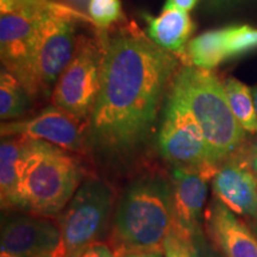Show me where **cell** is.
I'll return each mask as SVG.
<instances>
[{"instance_id":"cb8c5ba5","label":"cell","mask_w":257,"mask_h":257,"mask_svg":"<svg viewBox=\"0 0 257 257\" xmlns=\"http://www.w3.org/2000/svg\"><path fill=\"white\" fill-rule=\"evenodd\" d=\"M79 257H118L110 244L105 242H95L91 244Z\"/></svg>"},{"instance_id":"5bb4252c","label":"cell","mask_w":257,"mask_h":257,"mask_svg":"<svg viewBox=\"0 0 257 257\" xmlns=\"http://www.w3.org/2000/svg\"><path fill=\"white\" fill-rule=\"evenodd\" d=\"M204 217L208 237L224 257H257V234L219 199L211 201Z\"/></svg>"},{"instance_id":"9a60e30c","label":"cell","mask_w":257,"mask_h":257,"mask_svg":"<svg viewBox=\"0 0 257 257\" xmlns=\"http://www.w3.org/2000/svg\"><path fill=\"white\" fill-rule=\"evenodd\" d=\"M31 138L3 137L0 146V199L3 210L21 208V181Z\"/></svg>"},{"instance_id":"5b68a950","label":"cell","mask_w":257,"mask_h":257,"mask_svg":"<svg viewBox=\"0 0 257 257\" xmlns=\"http://www.w3.org/2000/svg\"><path fill=\"white\" fill-rule=\"evenodd\" d=\"M78 12L49 2L42 11L27 75L22 85L31 99L53 94L60 75L76 48Z\"/></svg>"},{"instance_id":"ba28073f","label":"cell","mask_w":257,"mask_h":257,"mask_svg":"<svg viewBox=\"0 0 257 257\" xmlns=\"http://www.w3.org/2000/svg\"><path fill=\"white\" fill-rule=\"evenodd\" d=\"M47 3L48 0H2V62L21 82L27 75L37 24Z\"/></svg>"},{"instance_id":"f546056e","label":"cell","mask_w":257,"mask_h":257,"mask_svg":"<svg viewBox=\"0 0 257 257\" xmlns=\"http://www.w3.org/2000/svg\"><path fill=\"white\" fill-rule=\"evenodd\" d=\"M253 231H255V233L257 234V218L253 219Z\"/></svg>"},{"instance_id":"7402d4cb","label":"cell","mask_w":257,"mask_h":257,"mask_svg":"<svg viewBox=\"0 0 257 257\" xmlns=\"http://www.w3.org/2000/svg\"><path fill=\"white\" fill-rule=\"evenodd\" d=\"M165 257H192L191 236L173 223L163 240Z\"/></svg>"},{"instance_id":"f1b7e54d","label":"cell","mask_w":257,"mask_h":257,"mask_svg":"<svg viewBox=\"0 0 257 257\" xmlns=\"http://www.w3.org/2000/svg\"><path fill=\"white\" fill-rule=\"evenodd\" d=\"M251 92H252L253 102H255V107H256V112H257V86L251 89Z\"/></svg>"},{"instance_id":"277c9868","label":"cell","mask_w":257,"mask_h":257,"mask_svg":"<svg viewBox=\"0 0 257 257\" xmlns=\"http://www.w3.org/2000/svg\"><path fill=\"white\" fill-rule=\"evenodd\" d=\"M85 172L70 152L32 140L21 181V208L43 217L57 216L83 182Z\"/></svg>"},{"instance_id":"484cf974","label":"cell","mask_w":257,"mask_h":257,"mask_svg":"<svg viewBox=\"0 0 257 257\" xmlns=\"http://www.w3.org/2000/svg\"><path fill=\"white\" fill-rule=\"evenodd\" d=\"M167 3L175 5L176 8H179L181 10H184V11H186V12H188V11H191V10L194 8L195 5H197L198 0H167Z\"/></svg>"},{"instance_id":"8fae6325","label":"cell","mask_w":257,"mask_h":257,"mask_svg":"<svg viewBox=\"0 0 257 257\" xmlns=\"http://www.w3.org/2000/svg\"><path fill=\"white\" fill-rule=\"evenodd\" d=\"M87 123L53 105L29 119L3 123L0 131L2 137L24 136L44 141L67 152L81 153Z\"/></svg>"},{"instance_id":"ac0fdd59","label":"cell","mask_w":257,"mask_h":257,"mask_svg":"<svg viewBox=\"0 0 257 257\" xmlns=\"http://www.w3.org/2000/svg\"><path fill=\"white\" fill-rule=\"evenodd\" d=\"M224 88L232 113L243 130L257 134V112L251 89L232 78L226 80Z\"/></svg>"},{"instance_id":"4dcf8cb0","label":"cell","mask_w":257,"mask_h":257,"mask_svg":"<svg viewBox=\"0 0 257 257\" xmlns=\"http://www.w3.org/2000/svg\"><path fill=\"white\" fill-rule=\"evenodd\" d=\"M216 2H220V3H224V2H226V0H216Z\"/></svg>"},{"instance_id":"52a82bcc","label":"cell","mask_w":257,"mask_h":257,"mask_svg":"<svg viewBox=\"0 0 257 257\" xmlns=\"http://www.w3.org/2000/svg\"><path fill=\"white\" fill-rule=\"evenodd\" d=\"M114 191L99 178L83 180L59 218L67 257H79L107 226L113 207Z\"/></svg>"},{"instance_id":"6da1fadb","label":"cell","mask_w":257,"mask_h":257,"mask_svg":"<svg viewBox=\"0 0 257 257\" xmlns=\"http://www.w3.org/2000/svg\"><path fill=\"white\" fill-rule=\"evenodd\" d=\"M176 59L128 29L107 38L100 91L91 117V134L99 147L126 150L152 130Z\"/></svg>"},{"instance_id":"8992f818","label":"cell","mask_w":257,"mask_h":257,"mask_svg":"<svg viewBox=\"0 0 257 257\" xmlns=\"http://www.w3.org/2000/svg\"><path fill=\"white\" fill-rule=\"evenodd\" d=\"M107 37L78 36L74 55L57 80L53 104L80 120L91 121L100 91Z\"/></svg>"},{"instance_id":"9c48e42d","label":"cell","mask_w":257,"mask_h":257,"mask_svg":"<svg viewBox=\"0 0 257 257\" xmlns=\"http://www.w3.org/2000/svg\"><path fill=\"white\" fill-rule=\"evenodd\" d=\"M159 146L161 154L175 167L218 168L211 162L200 125L191 111L172 94L163 113Z\"/></svg>"},{"instance_id":"2e32d148","label":"cell","mask_w":257,"mask_h":257,"mask_svg":"<svg viewBox=\"0 0 257 257\" xmlns=\"http://www.w3.org/2000/svg\"><path fill=\"white\" fill-rule=\"evenodd\" d=\"M149 38L160 48L173 54H184L194 24L188 12L166 3L157 17L147 16Z\"/></svg>"},{"instance_id":"7c38bea8","label":"cell","mask_w":257,"mask_h":257,"mask_svg":"<svg viewBox=\"0 0 257 257\" xmlns=\"http://www.w3.org/2000/svg\"><path fill=\"white\" fill-rule=\"evenodd\" d=\"M218 168L174 167L173 184V223L192 237L201 229L202 211L207 197V184Z\"/></svg>"},{"instance_id":"4fadbf2b","label":"cell","mask_w":257,"mask_h":257,"mask_svg":"<svg viewBox=\"0 0 257 257\" xmlns=\"http://www.w3.org/2000/svg\"><path fill=\"white\" fill-rule=\"evenodd\" d=\"M211 181L213 194L231 211L257 218V181L244 157L232 155L225 160Z\"/></svg>"},{"instance_id":"ffe728a7","label":"cell","mask_w":257,"mask_h":257,"mask_svg":"<svg viewBox=\"0 0 257 257\" xmlns=\"http://www.w3.org/2000/svg\"><path fill=\"white\" fill-rule=\"evenodd\" d=\"M224 44L227 59L257 49V29L249 25L224 28Z\"/></svg>"},{"instance_id":"83f0119b","label":"cell","mask_w":257,"mask_h":257,"mask_svg":"<svg viewBox=\"0 0 257 257\" xmlns=\"http://www.w3.org/2000/svg\"><path fill=\"white\" fill-rule=\"evenodd\" d=\"M38 257H67V250L66 246H64L63 240H61L59 245H57L54 250H51V251L47 253H43V255Z\"/></svg>"},{"instance_id":"7a4b0ae2","label":"cell","mask_w":257,"mask_h":257,"mask_svg":"<svg viewBox=\"0 0 257 257\" xmlns=\"http://www.w3.org/2000/svg\"><path fill=\"white\" fill-rule=\"evenodd\" d=\"M173 207L172 180L155 173L134 180L115 211L112 248L117 256L163 250V240L173 224Z\"/></svg>"},{"instance_id":"3957f363","label":"cell","mask_w":257,"mask_h":257,"mask_svg":"<svg viewBox=\"0 0 257 257\" xmlns=\"http://www.w3.org/2000/svg\"><path fill=\"white\" fill-rule=\"evenodd\" d=\"M170 94L191 111L200 125L214 166L219 167L242 146L243 127L232 113L224 86L210 70L191 66L182 68Z\"/></svg>"},{"instance_id":"d4e9b609","label":"cell","mask_w":257,"mask_h":257,"mask_svg":"<svg viewBox=\"0 0 257 257\" xmlns=\"http://www.w3.org/2000/svg\"><path fill=\"white\" fill-rule=\"evenodd\" d=\"M244 160L246 161L248 163L250 170L252 172L253 176H255L256 181H257V146L252 147L251 149L246 153L245 156H243Z\"/></svg>"},{"instance_id":"e0dca14e","label":"cell","mask_w":257,"mask_h":257,"mask_svg":"<svg viewBox=\"0 0 257 257\" xmlns=\"http://www.w3.org/2000/svg\"><path fill=\"white\" fill-rule=\"evenodd\" d=\"M188 59L197 68L210 70L227 60L224 46V29L207 31L189 42Z\"/></svg>"},{"instance_id":"4316f807","label":"cell","mask_w":257,"mask_h":257,"mask_svg":"<svg viewBox=\"0 0 257 257\" xmlns=\"http://www.w3.org/2000/svg\"><path fill=\"white\" fill-rule=\"evenodd\" d=\"M163 250H147V251H137L127 253L123 257H163Z\"/></svg>"},{"instance_id":"30bf717a","label":"cell","mask_w":257,"mask_h":257,"mask_svg":"<svg viewBox=\"0 0 257 257\" xmlns=\"http://www.w3.org/2000/svg\"><path fill=\"white\" fill-rule=\"evenodd\" d=\"M62 240L59 221L29 212L14 213L2 224L0 257H38Z\"/></svg>"},{"instance_id":"d6986e66","label":"cell","mask_w":257,"mask_h":257,"mask_svg":"<svg viewBox=\"0 0 257 257\" xmlns=\"http://www.w3.org/2000/svg\"><path fill=\"white\" fill-rule=\"evenodd\" d=\"M30 95L14 74L3 70L0 76V118L10 120L21 117L30 107Z\"/></svg>"},{"instance_id":"603a6c76","label":"cell","mask_w":257,"mask_h":257,"mask_svg":"<svg viewBox=\"0 0 257 257\" xmlns=\"http://www.w3.org/2000/svg\"><path fill=\"white\" fill-rule=\"evenodd\" d=\"M191 249L192 257H224L213 243L205 236L202 229L192 234Z\"/></svg>"},{"instance_id":"44dd1931","label":"cell","mask_w":257,"mask_h":257,"mask_svg":"<svg viewBox=\"0 0 257 257\" xmlns=\"http://www.w3.org/2000/svg\"><path fill=\"white\" fill-rule=\"evenodd\" d=\"M88 14L96 27L110 28L121 17L120 0H91L88 4Z\"/></svg>"}]
</instances>
